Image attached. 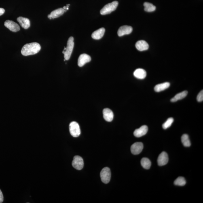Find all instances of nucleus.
<instances>
[{"mask_svg":"<svg viewBox=\"0 0 203 203\" xmlns=\"http://www.w3.org/2000/svg\"><path fill=\"white\" fill-rule=\"evenodd\" d=\"M39 43L36 42L26 44L22 47L21 53L23 56H27L37 54L41 50Z\"/></svg>","mask_w":203,"mask_h":203,"instance_id":"obj_1","label":"nucleus"},{"mask_svg":"<svg viewBox=\"0 0 203 203\" xmlns=\"http://www.w3.org/2000/svg\"><path fill=\"white\" fill-rule=\"evenodd\" d=\"M118 2L115 1L111 3L107 4L102 8L100 11V14L102 15L110 14L111 12L116 9L118 5Z\"/></svg>","mask_w":203,"mask_h":203,"instance_id":"obj_2","label":"nucleus"},{"mask_svg":"<svg viewBox=\"0 0 203 203\" xmlns=\"http://www.w3.org/2000/svg\"><path fill=\"white\" fill-rule=\"evenodd\" d=\"M74 46V38L73 37H71L68 39L67 47L64 53V57L66 60H69L71 57L72 52L73 51Z\"/></svg>","mask_w":203,"mask_h":203,"instance_id":"obj_3","label":"nucleus"},{"mask_svg":"<svg viewBox=\"0 0 203 203\" xmlns=\"http://www.w3.org/2000/svg\"><path fill=\"white\" fill-rule=\"evenodd\" d=\"M70 133L74 137H78L81 134V130L78 123L76 122H72L69 125Z\"/></svg>","mask_w":203,"mask_h":203,"instance_id":"obj_4","label":"nucleus"},{"mask_svg":"<svg viewBox=\"0 0 203 203\" xmlns=\"http://www.w3.org/2000/svg\"><path fill=\"white\" fill-rule=\"evenodd\" d=\"M100 176L101 181L103 183H109L111 177V172L110 169L107 167L103 168L100 172Z\"/></svg>","mask_w":203,"mask_h":203,"instance_id":"obj_5","label":"nucleus"},{"mask_svg":"<svg viewBox=\"0 0 203 203\" xmlns=\"http://www.w3.org/2000/svg\"><path fill=\"white\" fill-rule=\"evenodd\" d=\"M72 165L77 170L82 169L84 165L83 159L79 156H75L74 157L72 163Z\"/></svg>","mask_w":203,"mask_h":203,"instance_id":"obj_6","label":"nucleus"},{"mask_svg":"<svg viewBox=\"0 0 203 203\" xmlns=\"http://www.w3.org/2000/svg\"><path fill=\"white\" fill-rule=\"evenodd\" d=\"M4 25L6 27L13 32H17L20 30L19 26L13 21L9 20L6 21L4 23Z\"/></svg>","mask_w":203,"mask_h":203,"instance_id":"obj_7","label":"nucleus"},{"mask_svg":"<svg viewBox=\"0 0 203 203\" xmlns=\"http://www.w3.org/2000/svg\"><path fill=\"white\" fill-rule=\"evenodd\" d=\"M143 149V144L141 142H136L131 146V152L133 154H140Z\"/></svg>","mask_w":203,"mask_h":203,"instance_id":"obj_8","label":"nucleus"},{"mask_svg":"<svg viewBox=\"0 0 203 203\" xmlns=\"http://www.w3.org/2000/svg\"><path fill=\"white\" fill-rule=\"evenodd\" d=\"M131 26L124 25L121 26L119 28L117 34L119 37H122L125 35H130L132 31Z\"/></svg>","mask_w":203,"mask_h":203,"instance_id":"obj_9","label":"nucleus"},{"mask_svg":"<svg viewBox=\"0 0 203 203\" xmlns=\"http://www.w3.org/2000/svg\"><path fill=\"white\" fill-rule=\"evenodd\" d=\"M91 60V57L89 55L85 54H82L79 56L77 64L79 67H82L87 62H90Z\"/></svg>","mask_w":203,"mask_h":203,"instance_id":"obj_10","label":"nucleus"},{"mask_svg":"<svg viewBox=\"0 0 203 203\" xmlns=\"http://www.w3.org/2000/svg\"><path fill=\"white\" fill-rule=\"evenodd\" d=\"M67 10L62 8H60L53 11L50 14L48 15V18L50 19L59 18L64 14V13L67 11Z\"/></svg>","mask_w":203,"mask_h":203,"instance_id":"obj_11","label":"nucleus"},{"mask_svg":"<svg viewBox=\"0 0 203 203\" xmlns=\"http://www.w3.org/2000/svg\"><path fill=\"white\" fill-rule=\"evenodd\" d=\"M168 154L165 152H163L159 155L157 162L159 166H163L168 163Z\"/></svg>","mask_w":203,"mask_h":203,"instance_id":"obj_12","label":"nucleus"},{"mask_svg":"<svg viewBox=\"0 0 203 203\" xmlns=\"http://www.w3.org/2000/svg\"><path fill=\"white\" fill-rule=\"evenodd\" d=\"M148 131V127L146 125H143L140 128L136 129L134 132V136L136 137H140L145 135Z\"/></svg>","mask_w":203,"mask_h":203,"instance_id":"obj_13","label":"nucleus"},{"mask_svg":"<svg viewBox=\"0 0 203 203\" xmlns=\"http://www.w3.org/2000/svg\"><path fill=\"white\" fill-rule=\"evenodd\" d=\"M136 47L138 51H143L147 50L149 49V45L147 42L142 40L138 41L136 43Z\"/></svg>","mask_w":203,"mask_h":203,"instance_id":"obj_14","label":"nucleus"},{"mask_svg":"<svg viewBox=\"0 0 203 203\" xmlns=\"http://www.w3.org/2000/svg\"><path fill=\"white\" fill-rule=\"evenodd\" d=\"M103 116L104 119L107 122H111L114 118V114L113 111L109 109H105L103 111Z\"/></svg>","mask_w":203,"mask_h":203,"instance_id":"obj_15","label":"nucleus"},{"mask_svg":"<svg viewBox=\"0 0 203 203\" xmlns=\"http://www.w3.org/2000/svg\"><path fill=\"white\" fill-rule=\"evenodd\" d=\"M17 21L22 27L24 29H27L30 27V22L29 19L23 18L22 17H19L17 19Z\"/></svg>","mask_w":203,"mask_h":203,"instance_id":"obj_16","label":"nucleus"},{"mask_svg":"<svg viewBox=\"0 0 203 203\" xmlns=\"http://www.w3.org/2000/svg\"><path fill=\"white\" fill-rule=\"evenodd\" d=\"M105 29L104 28H100L95 31L92 34V37L93 39L99 40L103 37L105 33Z\"/></svg>","mask_w":203,"mask_h":203,"instance_id":"obj_17","label":"nucleus"},{"mask_svg":"<svg viewBox=\"0 0 203 203\" xmlns=\"http://www.w3.org/2000/svg\"><path fill=\"white\" fill-rule=\"evenodd\" d=\"M147 72L142 69H138L134 71V75L136 78L142 79H145L147 76Z\"/></svg>","mask_w":203,"mask_h":203,"instance_id":"obj_18","label":"nucleus"},{"mask_svg":"<svg viewBox=\"0 0 203 203\" xmlns=\"http://www.w3.org/2000/svg\"><path fill=\"white\" fill-rule=\"evenodd\" d=\"M170 86V83L166 82L157 85L154 87V90L157 92H160L164 91L168 88Z\"/></svg>","mask_w":203,"mask_h":203,"instance_id":"obj_19","label":"nucleus"},{"mask_svg":"<svg viewBox=\"0 0 203 203\" xmlns=\"http://www.w3.org/2000/svg\"><path fill=\"white\" fill-rule=\"evenodd\" d=\"M188 92L187 91H184L176 94L175 96L170 100L171 102H174L177 101L178 100H181L185 98L187 96Z\"/></svg>","mask_w":203,"mask_h":203,"instance_id":"obj_20","label":"nucleus"},{"mask_svg":"<svg viewBox=\"0 0 203 203\" xmlns=\"http://www.w3.org/2000/svg\"><path fill=\"white\" fill-rule=\"evenodd\" d=\"M181 142L185 147H189L191 146V143L190 140H189V136L186 134H184L182 136Z\"/></svg>","mask_w":203,"mask_h":203,"instance_id":"obj_21","label":"nucleus"},{"mask_svg":"<svg viewBox=\"0 0 203 203\" xmlns=\"http://www.w3.org/2000/svg\"><path fill=\"white\" fill-rule=\"evenodd\" d=\"M144 6L145 7V10L147 12H153L155 10L156 8L153 5L152 3H144Z\"/></svg>","mask_w":203,"mask_h":203,"instance_id":"obj_22","label":"nucleus"},{"mask_svg":"<svg viewBox=\"0 0 203 203\" xmlns=\"http://www.w3.org/2000/svg\"><path fill=\"white\" fill-rule=\"evenodd\" d=\"M141 164L144 168L149 169L151 168V163L149 159L143 158L142 159Z\"/></svg>","mask_w":203,"mask_h":203,"instance_id":"obj_23","label":"nucleus"},{"mask_svg":"<svg viewBox=\"0 0 203 203\" xmlns=\"http://www.w3.org/2000/svg\"><path fill=\"white\" fill-rule=\"evenodd\" d=\"M186 181L184 178L183 177H179L176 179L174 181V185L183 186L185 185Z\"/></svg>","mask_w":203,"mask_h":203,"instance_id":"obj_24","label":"nucleus"},{"mask_svg":"<svg viewBox=\"0 0 203 203\" xmlns=\"http://www.w3.org/2000/svg\"><path fill=\"white\" fill-rule=\"evenodd\" d=\"M174 121V119L172 117L168 119L166 122L162 125L163 128L164 130L168 129L171 126L172 123H173Z\"/></svg>","mask_w":203,"mask_h":203,"instance_id":"obj_25","label":"nucleus"},{"mask_svg":"<svg viewBox=\"0 0 203 203\" xmlns=\"http://www.w3.org/2000/svg\"><path fill=\"white\" fill-rule=\"evenodd\" d=\"M197 100L199 102H201L203 100V90L201 91L197 97Z\"/></svg>","mask_w":203,"mask_h":203,"instance_id":"obj_26","label":"nucleus"},{"mask_svg":"<svg viewBox=\"0 0 203 203\" xmlns=\"http://www.w3.org/2000/svg\"><path fill=\"white\" fill-rule=\"evenodd\" d=\"M3 196L1 190H0V203H1L3 202Z\"/></svg>","mask_w":203,"mask_h":203,"instance_id":"obj_27","label":"nucleus"},{"mask_svg":"<svg viewBox=\"0 0 203 203\" xmlns=\"http://www.w3.org/2000/svg\"><path fill=\"white\" fill-rule=\"evenodd\" d=\"M5 12V9L3 8H0V16L3 15Z\"/></svg>","mask_w":203,"mask_h":203,"instance_id":"obj_28","label":"nucleus"},{"mask_svg":"<svg viewBox=\"0 0 203 203\" xmlns=\"http://www.w3.org/2000/svg\"><path fill=\"white\" fill-rule=\"evenodd\" d=\"M63 8L64 9H66V10H67V9H67V7H66V6H64Z\"/></svg>","mask_w":203,"mask_h":203,"instance_id":"obj_29","label":"nucleus"},{"mask_svg":"<svg viewBox=\"0 0 203 203\" xmlns=\"http://www.w3.org/2000/svg\"><path fill=\"white\" fill-rule=\"evenodd\" d=\"M69 6H70V4H67L66 7H67V8H69Z\"/></svg>","mask_w":203,"mask_h":203,"instance_id":"obj_30","label":"nucleus"}]
</instances>
